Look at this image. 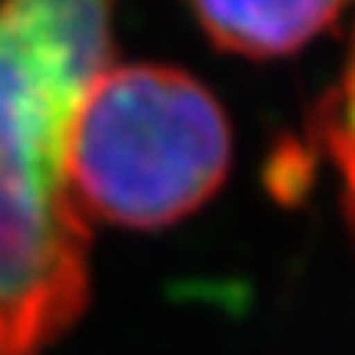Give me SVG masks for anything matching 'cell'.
Returning a JSON list of instances; mask_svg holds the SVG:
<instances>
[{"label":"cell","instance_id":"2","mask_svg":"<svg viewBox=\"0 0 355 355\" xmlns=\"http://www.w3.org/2000/svg\"><path fill=\"white\" fill-rule=\"evenodd\" d=\"M227 168V115L184 69L105 66L79 102L66 171L86 217L132 230L168 227L211 201Z\"/></svg>","mask_w":355,"mask_h":355},{"label":"cell","instance_id":"1","mask_svg":"<svg viewBox=\"0 0 355 355\" xmlns=\"http://www.w3.org/2000/svg\"><path fill=\"white\" fill-rule=\"evenodd\" d=\"M115 0H0V355H46L89 303L66 155L109 66Z\"/></svg>","mask_w":355,"mask_h":355},{"label":"cell","instance_id":"3","mask_svg":"<svg viewBox=\"0 0 355 355\" xmlns=\"http://www.w3.org/2000/svg\"><path fill=\"white\" fill-rule=\"evenodd\" d=\"M214 46L273 60L306 46L339 20L349 0H188Z\"/></svg>","mask_w":355,"mask_h":355},{"label":"cell","instance_id":"4","mask_svg":"<svg viewBox=\"0 0 355 355\" xmlns=\"http://www.w3.org/2000/svg\"><path fill=\"white\" fill-rule=\"evenodd\" d=\"M313 141L339 175L343 211L355 237V40L339 83L322 96L313 112Z\"/></svg>","mask_w":355,"mask_h":355}]
</instances>
